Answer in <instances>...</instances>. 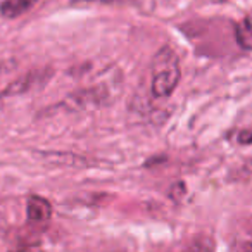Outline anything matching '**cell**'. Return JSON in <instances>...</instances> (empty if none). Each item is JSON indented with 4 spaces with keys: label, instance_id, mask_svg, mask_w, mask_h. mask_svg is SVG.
Masks as SVG:
<instances>
[{
    "label": "cell",
    "instance_id": "obj_1",
    "mask_svg": "<svg viewBox=\"0 0 252 252\" xmlns=\"http://www.w3.org/2000/svg\"><path fill=\"white\" fill-rule=\"evenodd\" d=\"M180 81V67L175 52L164 49L156 57V69L152 78V92L156 97H169Z\"/></svg>",
    "mask_w": 252,
    "mask_h": 252
},
{
    "label": "cell",
    "instance_id": "obj_2",
    "mask_svg": "<svg viewBox=\"0 0 252 252\" xmlns=\"http://www.w3.org/2000/svg\"><path fill=\"white\" fill-rule=\"evenodd\" d=\"M52 216V206L43 197H32L28 200V220L35 223L49 221Z\"/></svg>",
    "mask_w": 252,
    "mask_h": 252
},
{
    "label": "cell",
    "instance_id": "obj_3",
    "mask_svg": "<svg viewBox=\"0 0 252 252\" xmlns=\"http://www.w3.org/2000/svg\"><path fill=\"white\" fill-rule=\"evenodd\" d=\"M38 0H4L0 4V16L5 19H14L28 12Z\"/></svg>",
    "mask_w": 252,
    "mask_h": 252
},
{
    "label": "cell",
    "instance_id": "obj_4",
    "mask_svg": "<svg viewBox=\"0 0 252 252\" xmlns=\"http://www.w3.org/2000/svg\"><path fill=\"white\" fill-rule=\"evenodd\" d=\"M237 42L242 49L251 50L252 49V23L249 19L242 21L237 26Z\"/></svg>",
    "mask_w": 252,
    "mask_h": 252
},
{
    "label": "cell",
    "instance_id": "obj_5",
    "mask_svg": "<svg viewBox=\"0 0 252 252\" xmlns=\"http://www.w3.org/2000/svg\"><path fill=\"white\" fill-rule=\"evenodd\" d=\"M9 252H43V249L40 245H28V247L14 249V251H9Z\"/></svg>",
    "mask_w": 252,
    "mask_h": 252
},
{
    "label": "cell",
    "instance_id": "obj_6",
    "mask_svg": "<svg viewBox=\"0 0 252 252\" xmlns=\"http://www.w3.org/2000/svg\"><path fill=\"white\" fill-rule=\"evenodd\" d=\"M238 140H240V144H247V140H252V133L244 131V133L238 135Z\"/></svg>",
    "mask_w": 252,
    "mask_h": 252
}]
</instances>
